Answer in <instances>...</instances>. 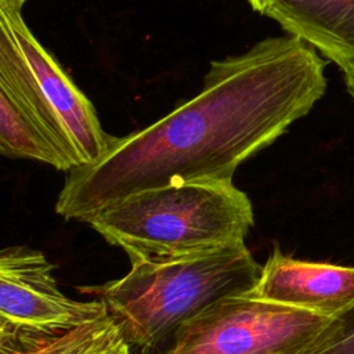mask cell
<instances>
[{
    "instance_id": "cell-1",
    "label": "cell",
    "mask_w": 354,
    "mask_h": 354,
    "mask_svg": "<svg viewBox=\"0 0 354 354\" xmlns=\"http://www.w3.org/2000/svg\"><path fill=\"white\" fill-rule=\"evenodd\" d=\"M325 66L314 47L290 35L212 61L194 98L144 129L113 137L101 159L66 173L55 212L88 223L141 191L232 180L243 162L277 141L324 95Z\"/></svg>"
},
{
    "instance_id": "cell-2",
    "label": "cell",
    "mask_w": 354,
    "mask_h": 354,
    "mask_svg": "<svg viewBox=\"0 0 354 354\" xmlns=\"http://www.w3.org/2000/svg\"><path fill=\"white\" fill-rule=\"evenodd\" d=\"M130 264L171 261L243 243L254 224L232 180L170 184L130 195L87 223Z\"/></svg>"
},
{
    "instance_id": "cell-3",
    "label": "cell",
    "mask_w": 354,
    "mask_h": 354,
    "mask_svg": "<svg viewBox=\"0 0 354 354\" xmlns=\"http://www.w3.org/2000/svg\"><path fill=\"white\" fill-rule=\"evenodd\" d=\"M260 271L243 242L171 261L133 264L124 277L94 290L131 353L165 354L181 325L224 297L249 293Z\"/></svg>"
},
{
    "instance_id": "cell-4",
    "label": "cell",
    "mask_w": 354,
    "mask_h": 354,
    "mask_svg": "<svg viewBox=\"0 0 354 354\" xmlns=\"http://www.w3.org/2000/svg\"><path fill=\"white\" fill-rule=\"evenodd\" d=\"M328 321L249 293L230 296L181 325L165 354H306Z\"/></svg>"
},
{
    "instance_id": "cell-5",
    "label": "cell",
    "mask_w": 354,
    "mask_h": 354,
    "mask_svg": "<svg viewBox=\"0 0 354 354\" xmlns=\"http://www.w3.org/2000/svg\"><path fill=\"white\" fill-rule=\"evenodd\" d=\"M44 253L10 246L0 253V325L37 330L76 326L106 311L102 300L77 301L65 296Z\"/></svg>"
},
{
    "instance_id": "cell-6",
    "label": "cell",
    "mask_w": 354,
    "mask_h": 354,
    "mask_svg": "<svg viewBox=\"0 0 354 354\" xmlns=\"http://www.w3.org/2000/svg\"><path fill=\"white\" fill-rule=\"evenodd\" d=\"M0 24L14 36L35 75L41 97L73 147L79 165L95 163L108 152L113 136L102 129L91 101L39 43L21 11L0 10Z\"/></svg>"
},
{
    "instance_id": "cell-7",
    "label": "cell",
    "mask_w": 354,
    "mask_h": 354,
    "mask_svg": "<svg viewBox=\"0 0 354 354\" xmlns=\"http://www.w3.org/2000/svg\"><path fill=\"white\" fill-rule=\"evenodd\" d=\"M249 295L330 318L354 303V266L293 259L275 245Z\"/></svg>"
},
{
    "instance_id": "cell-8",
    "label": "cell",
    "mask_w": 354,
    "mask_h": 354,
    "mask_svg": "<svg viewBox=\"0 0 354 354\" xmlns=\"http://www.w3.org/2000/svg\"><path fill=\"white\" fill-rule=\"evenodd\" d=\"M266 15L339 68L354 59V0H275Z\"/></svg>"
},
{
    "instance_id": "cell-9",
    "label": "cell",
    "mask_w": 354,
    "mask_h": 354,
    "mask_svg": "<svg viewBox=\"0 0 354 354\" xmlns=\"http://www.w3.org/2000/svg\"><path fill=\"white\" fill-rule=\"evenodd\" d=\"M0 354H131V350L105 311L61 330L0 325Z\"/></svg>"
},
{
    "instance_id": "cell-10",
    "label": "cell",
    "mask_w": 354,
    "mask_h": 354,
    "mask_svg": "<svg viewBox=\"0 0 354 354\" xmlns=\"http://www.w3.org/2000/svg\"><path fill=\"white\" fill-rule=\"evenodd\" d=\"M0 153L8 159H29L69 173L73 162L54 142L43 124L0 86Z\"/></svg>"
},
{
    "instance_id": "cell-11",
    "label": "cell",
    "mask_w": 354,
    "mask_h": 354,
    "mask_svg": "<svg viewBox=\"0 0 354 354\" xmlns=\"http://www.w3.org/2000/svg\"><path fill=\"white\" fill-rule=\"evenodd\" d=\"M306 354H354V303L329 318Z\"/></svg>"
},
{
    "instance_id": "cell-12",
    "label": "cell",
    "mask_w": 354,
    "mask_h": 354,
    "mask_svg": "<svg viewBox=\"0 0 354 354\" xmlns=\"http://www.w3.org/2000/svg\"><path fill=\"white\" fill-rule=\"evenodd\" d=\"M340 69L343 71V75H344V82H346L347 91L351 95V98L354 100V59L342 65Z\"/></svg>"
},
{
    "instance_id": "cell-13",
    "label": "cell",
    "mask_w": 354,
    "mask_h": 354,
    "mask_svg": "<svg viewBox=\"0 0 354 354\" xmlns=\"http://www.w3.org/2000/svg\"><path fill=\"white\" fill-rule=\"evenodd\" d=\"M26 0H0V10L22 11V6Z\"/></svg>"
},
{
    "instance_id": "cell-14",
    "label": "cell",
    "mask_w": 354,
    "mask_h": 354,
    "mask_svg": "<svg viewBox=\"0 0 354 354\" xmlns=\"http://www.w3.org/2000/svg\"><path fill=\"white\" fill-rule=\"evenodd\" d=\"M249 4L252 6V8L260 14H264L267 12V10L271 7V4L275 1V0H248Z\"/></svg>"
}]
</instances>
